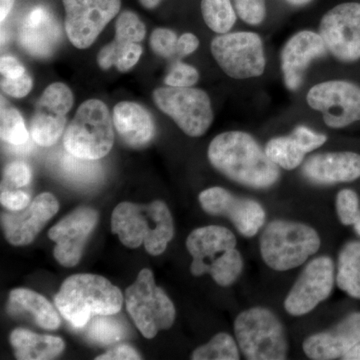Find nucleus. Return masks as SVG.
Returning <instances> with one entry per match:
<instances>
[{
	"mask_svg": "<svg viewBox=\"0 0 360 360\" xmlns=\"http://www.w3.org/2000/svg\"><path fill=\"white\" fill-rule=\"evenodd\" d=\"M207 155L215 169L243 186L269 188L281 176L278 165L245 132L229 131L217 135L210 142Z\"/></svg>",
	"mask_w": 360,
	"mask_h": 360,
	"instance_id": "1",
	"label": "nucleus"
},
{
	"mask_svg": "<svg viewBox=\"0 0 360 360\" xmlns=\"http://www.w3.org/2000/svg\"><path fill=\"white\" fill-rule=\"evenodd\" d=\"M111 231L129 248L143 245L151 255L165 252L174 236V219L163 201L120 203L111 215Z\"/></svg>",
	"mask_w": 360,
	"mask_h": 360,
	"instance_id": "2",
	"label": "nucleus"
},
{
	"mask_svg": "<svg viewBox=\"0 0 360 360\" xmlns=\"http://www.w3.org/2000/svg\"><path fill=\"white\" fill-rule=\"evenodd\" d=\"M56 309L77 328L97 315H115L122 309L123 295L108 279L96 274H75L66 278L54 298Z\"/></svg>",
	"mask_w": 360,
	"mask_h": 360,
	"instance_id": "3",
	"label": "nucleus"
},
{
	"mask_svg": "<svg viewBox=\"0 0 360 360\" xmlns=\"http://www.w3.org/2000/svg\"><path fill=\"white\" fill-rule=\"evenodd\" d=\"M233 232L219 225L194 229L186 239V248L193 258L194 276L210 274L220 286H231L243 269V259L236 250Z\"/></svg>",
	"mask_w": 360,
	"mask_h": 360,
	"instance_id": "4",
	"label": "nucleus"
},
{
	"mask_svg": "<svg viewBox=\"0 0 360 360\" xmlns=\"http://www.w3.org/2000/svg\"><path fill=\"white\" fill-rule=\"evenodd\" d=\"M321 243L319 233L309 225L274 220L262 232L260 252L270 269L286 271L304 264Z\"/></svg>",
	"mask_w": 360,
	"mask_h": 360,
	"instance_id": "5",
	"label": "nucleus"
},
{
	"mask_svg": "<svg viewBox=\"0 0 360 360\" xmlns=\"http://www.w3.org/2000/svg\"><path fill=\"white\" fill-rule=\"evenodd\" d=\"M113 125L105 103L98 99L84 101L63 135L65 150L84 160H101L112 148Z\"/></svg>",
	"mask_w": 360,
	"mask_h": 360,
	"instance_id": "6",
	"label": "nucleus"
},
{
	"mask_svg": "<svg viewBox=\"0 0 360 360\" xmlns=\"http://www.w3.org/2000/svg\"><path fill=\"white\" fill-rule=\"evenodd\" d=\"M238 347L246 359L283 360L288 342L281 321L264 307L241 312L234 321Z\"/></svg>",
	"mask_w": 360,
	"mask_h": 360,
	"instance_id": "7",
	"label": "nucleus"
},
{
	"mask_svg": "<svg viewBox=\"0 0 360 360\" xmlns=\"http://www.w3.org/2000/svg\"><path fill=\"white\" fill-rule=\"evenodd\" d=\"M125 307L135 326L146 338H155L160 330L174 326L175 307L165 290L156 285L153 271L143 269L127 288Z\"/></svg>",
	"mask_w": 360,
	"mask_h": 360,
	"instance_id": "8",
	"label": "nucleus"
},
{
	"mask_svg": "<svg viewBox=\"0 0 360 360\" xmlns=\"http://www.w3.org/2000/svg\"><path fill=\"white\" fill-rule=\"evenodd\" d=\"M153 101L188 136H201L213 122L212 103L203 90L191 87H160L153 92Z\"/></svg>",
	"mask_w": 360,
	"mask_h": 360,
	"instance_id": "9",
	"label": "nucleus"
},
{
	"mask_svg": "<svg viewBox=\"0 0 360 360\" xmlns=\"http://www.w3.org/2000/svg\"><path fill=\"white\" fill-rule=\"evenodd\" d=\"M212 53L220 68L236 79L257 77L264 72V45L257 33L220 34L212 40Z\"/></svg>",
	"mask_w": 360,
	"mask_h": 360,
	"instance_id": "10",
	"label": "nucleus"
},
{
	"mask_svg": "<svg viewBox=\"0 0 360 360\" xmlns=\"http://www.w3.org/2000/svg\"><path fill=\"white\" fill-rule=\"evenodd\" d=\"M66 35L77 49H89L120 13L122 0H63Z\"/></svg>",
	"mask_w": 360,
	"mask_h": 360,
	"instance_id": "11",
	"label": "nucleus"
},
{
	"mask_svg": "<svg viewBox=\"0 0 360 360\" xmlns=\"http://www.w3.org/2000/svg\"><path fill=\"white\" fill-rule=\"evenodd\" d=\"M310 108L321 111L331 129H343L360 120V86L345 80L316 84L307 94Z\"/></svg>",
	"mask_w": 360,
	"mask_h": 360,
	"instance_id": "12",
	"label": "nucleus"
},
{
	"mask_svg": "<svg viewBox=\"0 0 360 360\" xmlns=\"http://www.w3.org/2000/svg\"><path fill=\"white\" fill-rule=\"evenodd\" d=\"M326 49L343 63L360 59V4L347 2L329 11L319 26Z\"/></svg>",
	"mask_w": 360,
	"mask_h": 360,
	"instance_id": "13",
	"label": "nucleus"
},
{
	"mask_svg": "<svg viewBox=\"0 0 360 360\" xmlns=\"http://www.w3.org/2000/svg\"><path fill=\"white\" fill-rule=\"evenodd\" d=\"M335 284V264L328 257L314 258L303 269L284 300V309L293 316L309 314L328 300Z\"/></svg>",
	"mask_w": 360,
	"mask_h": 360,
	"instance_id": "14",
	"label": "nucleus"
},
{
	"mask_svg": "<svg viewBox=\"0 0 360 360\" xmlns=\"http://www.w3.org/2000/svg\"><path fill=\"white\" fill-rule=\"evenodd\" d=\"M73 101L72 92L65 84L56 82L45 89L30 122V134L35 143L49 148L58 141Z\"/></svg>",
	"mask_w": 360,
	"mask_h": 360,
	"instance_id": "15",
	"label": "nucleus"
},
{
	"mask_svg": "<svg viewBox=\"0 0 360 360\" xmlns=\"http://www.w3.org/2000/svg\"><path fill=\"white\" fill-rule=\"evenodd\" d=\"M205 212L231 219L239 233L245 238L257 236L264 225L266 214L257 201L236 198L222 187H210L198 196Z\"/></svg>",
	"mask_w": 360,
	"mask_h": 360,
	"instance_id": "16",
	"label": "nucleus"
},
{
	"mask_svg": "<svg viewBox=\"0 0 360 360\" xmlns=\"http://www.w3.org/2000/svg\"><path fill=\"white\" fill-rule=\"evenodd\" d=\"M97 221L98 212L94 208L82 206L51 229L49 238L56 243L53 255L59 264L65 267L78 264Z\"/></svg>",
	"mask_w": 360,
	"mask_h": 360,
	"instance_id": "17",
	"label": "nucleus"
},
{
	"mask_svg": "<svg viewBox=\"0 0 360 360\" xmlns=\"http://www.w3.org/2000/svg\"><path fill=\"white\" fill-rule=\"evenodd\" d=\"M58 210L56 196L44 193L37 195L25 210L4 213L1 224L6 240L15 246L30 245Z\"/></svg>",
	"mask_w": 360,
	"mask_h": 360,
	"instance_id": "18",
	"label": "nucleus"
},
{
	"mask_svg": "<svg viewBox=\"0 0 360 360\" xmlns=\"http://www.w3.org/2000/svg\"><path fill=\"white\" fill-rule=\"evenodd\" d=\"M326 51L328 49L321 34L304 30L293 35L281 51V70L286 87L297 89L311 61L322 58Z\"/></svg>",
	"mask_w": 360,
	"mask_h": 360,
	"instance_id": "19",
	"label": "nucleus"
},
{
	"mask_svg": "<svg viewBox=\"0 0 360 360\" xmlns=\"http://www.w3.org/2000/svg\"><path fill=\"white\" fill-rule=\"evenodd\" d=\"M360 343V314L355 312L323 333L309 336L303 342V352L314 360H331L343 357Z\"/></svg>",
	"mask_w": 360,
	"mask_h": 360,
	"instance_id": "20",
	"label": "nucleus"
},
{
	"mask_svg": "<svg viewBox=\"0 0 360 360\" xmlns=\"http://www.w3.org/2000/svg\"><path fill=\"white\" fill-rule=\"evenodd\" d=\"M60 39L58 20L44 6L34 7L26 14L18 32L20 46L34 58L51 56Z\"/></svg>",
	"mask_w": 360,
	"mask_h": 360,
	"instance_id": "21",
	"label": "nucleus"
},
{
	"mask_svg": "<svg viewBox=\"0 0 360 360\" xmlns=\"http://www.w3.org/2000/svg\"><path fill=\"white\" fill-rule=\"evenodd\" d=\"M302 172L317 184L354 181L360 177V155L329 153L314 155L304 163Z\"/></svg>",
	"mask_w": 360,
	"mask_h": 360,
	"instance_id": "22",
	"label": "nucleus"
},
{
	"mask_svg": "<svg viewBox=\"0 0 360 360\" xmlns=\"http://www.w3.org/2000/svg\"><path fill=\"white\" fill-rule=\"evenodd\" d=\"M113 124L122 141L131 148H143L153 139L155 123L148 110L131 101L116 104Z\"/></svg>",
	"mask_w": 360,
	"mask_h": 360,
	"instance_id": "23",
	"label": "nucleus"
},
{
	"mask_svg": "<svg viewBox=\"0 0 360 360\" xmlns=\"http://www.w3.org/2000/svg\"><path fill=\"white\" fill-rule=\"evenodd\" d=\"M7 310L11 315H30L37 326L47 330H56L60 326V319L51 303L44 296L26 288L11 291Z\"/></svg>",
	"mask_w": 360,
	"mask_h": 360,
	"instance_id": "24",
	"label": "nucleus"
},
{
	"mask_svg": "<svg viewBox=\"0 0 360 360\" xmlns=\"http://www.w3.org/2000/svg\"><path fill=\"white\" fill-rule=\"evenodd\" d=\"M146 28L136 14L124 11L115 23V39L101 49L97 56V63L103 70L115 66L120 52L131 44H139L146 37Z\"/></svg>",
	"mask_w": 360,
	"mask_h": 360,
	"instance_id": "25",
	"label": "nucleus"
},
{
	"mask_svg": "<svg viewBox=\"0 0 360 360\" xmlns=\"http://www.w3.org/2000/svg\"><path fill=\"white\" fill-rule=\"evenodd\" d=\"M14 354L20 360H49L63 354L65 345L58 336L39 335L25 328L14 329L11 335Z\"/></svg>",
	"mask_w": 360,
	"mask_h": 360,
	"instance_id": "26",
	"label": "nucleus"
},
{
	"mask_svg": "<svg viewBox=\"0 0 360 360\" xmlns=\"http://www.w3.org/2000/svg\"><path fill=\"white\" fill-rule=\"evenodd\" d=\"M336 283L341 290L360 300V243L352 241L343 246L338 257Z\"/></svg>",
	"mask_w": 360,
	"mask_h": 360,
	"instance_id": "27",
	"label": "nucleus"
},
{
	"mask_svg": "<svg viewBox=\"0 0 360 360\" xmlns=\"http://www.w3.org/2000/svg\"><path fill=\"white\" fill-rule=\"evenodd\" d=\"M264 150L270 160L286 170L300 167L307 155L292 134L272 139L267 142Z\"/></svg>",
	"mask_w": 360,
	"mask_h": 360,
	"instance_id": "28",
	"label": "nucleus"
},
{
	"mask_svg": "<svg viewBox=\"0 0 360 360\" xmlns=\"http://www.w3.org/2000/svg\"><path fill=\"white\" fill-rule=\"evenodd\" d=\"M30 134L20 111L9 105L6 99L1 97L0 136L2 141L11 146H25L30 142Z\"/></svg>",
	"mask_w": 360,
	"mask_h": 360,
	"instance_id": "29",
	"label": "nucleus"
},
{
	"mask_svg": "<svg viewBox=\"0 0 360 360\" xmlns=\"http://www.w3.org/2000/svg\"><path fill=\"white\" fill-rule=\"evenodd\" d=\"M85 336L92 342L108 345L120 342L125 338V328L122 322L111 315H97L84 326Z\"/></svg>",
	"mask_w": 360,
	"mask_h": 360,
	"instance_id": "30",
	"label": "nucleus"
},
{
	"mask_svg": "<svg viewBox=\"0 0 360 360\" xmlns=\"http://www.w3.org/2000/svg\"><path fill=\"white\" fill-rule=\"evenodd\" d=\"M201 13L208 27L219 34L229 32L236 23V9L231 0H202Z\"/></svg>",
	"mask_w": 360,
	"mask_h": 360,
	"instance_id": "31",
	"label": "nucleus"
},
{
	"mask_svg": "<svg viewBox=\"0 0 360 360\" xmlns=\"http://www.w3.org/2000/svg\"><path fill=\"white\" fill-rule=\"evenodd\" d=\"M191 359L193 360H238L239 352L236 340L227 333H220L210 342L196 348Z\"/></svg>",
	"mask_w": 360,
	"mask_h": 360,
	"instance_id": "32",
	"label": "nucleus"
},
{
	"mask_svg": "<svg viewBox=\"0 0 360 360\" xmlns=\"http://www.w3.org/2000/svg\"><path fill=\"white\" fill-rule=\"evenodd\" d=\"M63 156L61 161V167H63V174L68 179L75 180V181H92L94 177L98 175L99 167L96 160H84V158H77V156L70 155Z\"/></svg>",
	"mask_w": 360,
	"mask_h": 360,
	"instance_id": "33",
	"label": "nucleus"
},
{
	"mask_svg": "<svg viewBox=\"0 0 360 360\" xmlns=\"http://www.w3.org/2000/svg\"><path fill=\"white\" fill-rule=\"evenodd\" d=\"M336 210L341 224L354 225L360 217L359 200L357 194L350 189L340 191L336 198Z\"/></svg>",
	"mask_w": 360,
	"mask_h": 360,
	"instance_id": "34",
	"label": "nucleus"
},
{
	"mask_svg": "<svg viewBox=\"0 0 360 360\" xmlns=\"http://www.w3.org/2000/svg\"><path fill=\"white\" fill-rule=\"evenodd\" d=\"M176 34L167 28H156L151 33L150 46L161 58H172L177 52Z\"/></svg>",
	"mask_w": 360,
	"mask_h": 360,
	"instance_id": "35",
	"label": "nucleus"
},
{
	"mask_svg": "<svg viewBox=\"0 0 360 360\" xmlns=\"http://www.w3.org/2000/svg\"><path fill=\"white\" fill-rule=\"evenodd\" d=\"M234 9L239 18L251 25H257L264 21L266 14L265 0H233Z\"/></svg>",
	"mask_w": 360,
	"mask_h": 360,
	"instance_id": "36",
	"label": "nucleus"
},
{
	"mask_svg": "<svg viewBox=\"0 0 360 360\" xmlns=\"http://www.w3.org/2000/svg\"><path fill=\"white\" fill-rule=\"evenodd\" d=\"M198 71L193 66L177 61L172 65L165 82L167 86L191 87L198 82Z\"/></svg>",
	"mask_w": 360,
	"mask_h": 360,
	"instance_id": "37",
	"label": "nucleus"
},
{
	"mask_svg": "<svg viewBox=\"0 0 360 360\" xmlns=\"http://www.w3.org/2000/svg\"><path fill=\"white\" fill-rule=\"evenodd\" d=\"M32 179L30 168L23 161H13L6 165L4 169V181L2 187L20 188L28 186Z\"/></svg>",
	"mask_w": 360,
	"mask_h": 360,
	"instance_id": "38",
	"label": "nucleus"
},
{
	"mask_svg": "<svg viewBox=\"0 0 360 360\" xmlns=\"http://www.w3.org/2000/svg\"><path fill=\"white\" fill-rule=\"evenodd\" d=\"M32 79L27 72L16 78L1 77V89L7 96L22 98L32 89Z\"/></svg>",
	"mask_w": 360,
	"mask_h": 360,
	"instance_id": "39",
	"label": "nucleus"
},
{
	"mask_svg": "<svg viewBox=\"0 0 360 360\" xmlns=\"http://www.w3.org/2000/svg\"><path fill=\"white\" fill-rule=\"evenodd\" d=\"M0 201L2 206L9 212H18L25 210L30 203V194L18 188L2 187Z\"/></svg>",
	"mask_w": 360,
	"mask_h": 360,
	"instance_id": "40",
	"label": "nucleus"
},
{
	"mask_svg": "<svg viewBox=\"0 0 360 360\" xmlns=\"http://www.w3.org/2000/svg\"><path fill=\"white\" fill-rule=\"evenodd\" d=\"M291 134L307 153H311L315 149L321 148L328 141L326 135L316 134V132L312 131L311 129L302 127V125L296 127Z\"/></svg>",
	"mask_w": 360,
	"mask_h": 360,
	"instance_id": "41",
	"label": "nucleus"
},
{
	"mask_svg": "<svg viewBox=\"0 0 360 360\" xmlns=\"http://www.w3.org/2000/svg\"><path fill=\"white\" fill-rule=\"evenodd\" d=\"M142 54V49L139 44H131L129 46L125 47L120 56H118L117 61H116L115 68L120 72H127L137 63L141 58Z\"/></svg>",
	"mask_w": 360,
	"mask_h": 360,
	"instance_id": "42",
	"label": "nucleus"
},
{
	"mask_svg": "<svg viewBox=\"0 0 360 360\" xmlns=\"http://www.w3.org/2000/svg\"><path fill=\"white\" fill-rule=\"evenodd\" d=\"M96 360H139L141 359V355L129 345H120L113 348L106 354L99 355Z\"/></svg>",
	"mask_w": 360,
	"mask_h": 360,
	"instance_id": "43",
	"label": "nucleus"
},
{
	"mask_svg": "<svg viewBox=\"0 0 360 360\" xmlns=\"http://www.w3.org/2000/svg\"><path fill=\"white\" fill-rule=\"evenodd\" d=\"M0 72L1 77L16 78L25 75V68L20 61L13 56H2L0 59Z\"/></svg>",
	"mask_w": 360,
	"mask_h": 360,
	"instance_id": "44",
	"label": "nucleus"
},
{
	"mask_svg": "<svg viewBox=\"0 0 360 360\" xmlns=\"http://www.w3.org/2000/svg\"><path fill=\"white\" fill-rule=\"evenodd\" d=\"M200 46V40L193 33H184L177 41V53L186 56L193 53Z\"/></svg>",
	"mask_w": 360,
	"mask_h": 360,
	"instance_id": "45",
	"label": "nucleus"
},
{
	"mask_svg": "<svg viewBox=\"0 0 360 360\" xmlns=\"http://www.w3.org/2000/svg\"><path fill=\"white\" fill-rule=\"evenodd\" d=\"M14 4V0H0V21L6 20Z\"/></svg>",
	"mask_w": 360,
	"mask_h": 360,
	"instance_id": "46",
	"label": "nucleus"
},
{
	"mask_svg": "<svg viewBox=\"0 0 360 360\" xmlns=\"http://www.w3.org/2000/svg\"><path fill=\"white\" fill-rule=\"evenodd\" d=\"M342 359L345 360H360V343L352 347L349 352L343 355Z\"/></svg>",
	"mask_w": 360,
	"mask_h": 360,
	"instance_id": "47",
	"label": "nucleus"
},
{
	"mask_svg": "<svg viewBox=\"0 0 360 360\" xmlns=\"http://www.w3.org/2000/svg\"><path fill=\"white\" fill-rule=\"evenodd\" d=\"M139 2L146 9H153L160 4L161 0H139Z\"/></svg>",
	"mask_w": 360,
	"mask_h": 360,
	"instance_id": "48",
	"label": "nucleus"
},
{
	"mask_svg": "<svg viewBox=\"0 0 360 360\" xmlns=\"http://www.w3.org/2000/svg\"><path fill=\"white\" fill-rule=\"evenodd\" d=\"M286 1L290 2L293 6H304V4H309L311 0H286Z\"/></svg>",
	"mask_w": 360,
	"mask_h": 360,
	"instance_id": "49",
	"label": "nucleus"
},
{
	"mask_svg": "<svg viewBox=\"0 0 360 360\" xmlns=\"http://www.w3.org/2000/svg\"><path fill=\"white\" fill-rule=\"evenodd\" d=\"M355 231L360 236V217L359 219L356 220V222L354 224Z\"/></svg>",
	"mask_w": 360,
	"mask_h": 360,
	"instance_id": "50",
	"label": "nucleus"
},
{
	"mask_svg": "<svg viewBox=\"0 0 360 360\" xmlns=\"http://www.w3.org/2000/svg\"><path fill=\"white\" fill-rule=\"evenodd\" d=\"M4 39H6V33L4 32V28L1 30V44L4 45Z\"/></svg>",
	"mask_w": 360,
	"mask_h": 360,
	"instance_id": "51",
	"label": "nucleus"
}]
</instances>
